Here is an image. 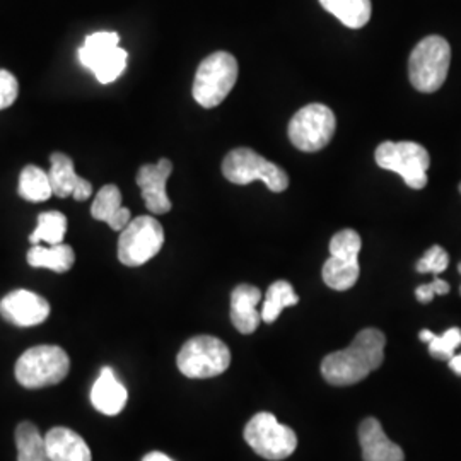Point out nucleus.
I'll list each match as a JSON object with an SVG mask.
<instances>
[{
  "mask_svg": "<svg viewBox=\"0 0 461 461\" xmlns=\"http://www.w3.org/2000/svg\"><path fill=\"white\" fill-rule=\"evenodd\" d=\"M386 337L378 329H366L356 335L352 344L329 354L321 363V375L333 386L361 383L384 361Z\"/></svg>",
  "mask_w": 461,
  "mask_h": 461,
  "instance_id": "obj_1",
  "label": "nucleus"
},
{
  "mask_svg": "<svg viewBox=\"0 0 461 461\" xmlns=\"http://www.w3.org/2000/svg\"><path fill=\"white\" fill-rule=\"evenodd\" d=\"M451 64V49L443 36L432 34L417 43L409 59V79L420 93L441 89Z\"/></svg>",
  "mask_w": 461,
  "mask_h": 461,
  "instance_id": "obj_2",
  "label": "nucleus"
},
{
  "mask_svg": "<svg viewBox=\"0 0 461 461\" xmlns=\"http://www.w3.org/2000/svg\"><path fill=\"white\" fill-rule=\"evenodd\" d=\"M70 371V359L59 346L28 348L16 363V379L24 388L36 390L59 384Z\"/></svg>",
  "mask_w": 461,
  "mask_h": 461,
  "instance_id": "obj_3",
  "label": "nucleus"
},
{
  "mask_svg": "<svg viewBox=\"0 0 461 461\" xmlns=\"http://www.w3.org/2000/svg\"><path fill=\"white\" fill-rule=\"evenodd\" d=\"M238 81V60L228 51H215L198 66L194 98L203 108H215L228 98Z\"/></svg>",
  "mask_w": 461,
  "mask_h": 461,
  "instance_id": "obj_4",
  "label": "nucleus"
},
{
  "mask_svg": "<svg viewBox=\"0 0 461 461\" xmlns=\"http://www.w3.org/2000/svg\"><path fill=\"white\" fill-rule=\"evenodd\" d=\"M222 175L234 185L262 182L270 192L280 194L289 186V176L280 166L270 163L253 149L240 148L230 150L222 161Z\"/></svg>",
  "mask_w": 461,
  "mask_h": 461,
  "instance_id": "obj_5",
  "label": "nucleus"
},
{
  "mask_svg": "<svg viewBox=\"0 0 461 461\" xmlns=\"http://www.w3.org/2000/svg\"><path fill=\"white\" fill-rule=\"evenodd\" d=\"M176 364L186 378H215L230 367V347L212 335H198L185 342Z\"/></svg>",
  "mask_w": 461,
  "mask_h": 461,
  "instance_id": "obj_6",
  "label": "nucleus"
},
{
  "mask_svg": "<svg viewBox=\"0 0 461 461\" xmlns=\"http://www.w3.org/2000/svg\"><path fill=\"white\" fill-rule=\"evenodd\" d=\"M375 159L379 167L400 175L405 185L413 190H422L428 185L430 158L428 149L417 142L386 140L379 144L375 152Z\"/></svg>",
  "mask_w": 461,
  "mask_h": 461,
  "instance_id": "obj_7",
  "label": "nucleus"
},
{
  "mask_svg": "<svg viewBox=\"0 0 461 461\" xmlns=\"http://www.w3.org/2000/svg\"><path fill=\"white\" fill-rule=\"evenodd\" d=\"M361 236L354 230H339L330 241V258L323 265L321 276L333 291H348L359 279Z\"/></svg>",
  "mask_w": 461,
  "mask_h": 461,
  "instance_id": "obj_8",
  "label": "nucleus"
},
{
  "mask_svg": "<svg viewBox=\"0 0 461 461\" xmlns=\"http://www.w3.org/2000/svg\"><path fill=\"white\" fill-rule=\"evenodd\" d=\"M165 245V230L152 215L132 219L120 230L118 260L127 267H140L152 260Z\"/></svg>",
  "mask_w": 461,
  "mask_h": 461,
  "instance_id": "obj_9",
  "label": "nucleus"
},
{
  "mask_svg": "<svg viewBox=\"0 0 461 461\" xmlns=\"http://www.w3.org/2000/svg\"><path fill=\"white\" fill-rule=\"evenodd\" d=\"M245 441L265 460L280 461L296 451L297 436L293 429L282 426L276 415L262 412L248 420Z\"/></svg>",
  "mask_w": 461,
  "mask_h": 461,
  "instance_id": "obj_10",
  "label": "nucleus"
},
{
  "mask_svg": "<svg viewBox=\"0 0 461 461\" xmlns=\"http://www.w3.org/2000/svg\"><path fill=\"white\" fill-rule=\"evenodd\" d=\"M127 51L120 49V36L113 32L89 34L79 49V62L89 68L101 84L116 81L127 67Z\"/></svg>",
  "mask_w": 461,
  "mask_h": 461,
  "instance_id": "obj_11",
  "label": "nucleus"
},
{
  "mask_svg": "<svg viewBox=\"0 0 461 461\" xmlns=\"http://www.w3.org/2000/svg\"><path fill=\"white\" fill-rule=\"evenodd\" d=\"M337 129L335 113L321 103L301 108L289 123V139L303 152H316L327 148Z\"/></svg>",
  "mask_w": 461,
  "mask_h": 461,
  "instance_id": "obj_12",
  "label": "nucleus"
},
{
  "mask_svg": "<svg viewBox=\"0 0 461 461\" xmlns=\"http://www.w3.org/2000/svg\"><path fill=\"white\" fill-rule=\"evenodd\" d=\"M0 314L5 321L26 329L41 325L50 316V303L43 296L17 289L2 297L0 301Z\"/></svg>",
  "mask_w": 461,
  "mask_h": 461,
  "instance_id": "obj_13",
  "label": "nucleus"
},
{
  "mask_svg": "<svg viewBox=\"0 0 461 461\" xmlns=\"http://www.w3.org/2000/svg\"><path fill=\"white\" fill-rule=\"evenodd\" d=\"M173 163L163 158L156 165H144L137 173V185L142 192L144 203L152 214H167L171 211V200L166 194V183L171 176Z\"/></svg>",
  "mask_w": 461,
  "mask_h": 461,
  "instance_id": "obj_14",
  "label": "nucleus"
},
{
  "mask_svg": "<svg viewBox=\"0 0 461 461\" xmlns=\"http://www.w3.org/2000/svg\"><path fill=\"white\" fill-rule=\"evenodd\" d=\"M50 183L53 195L59 198L74 197L84 202L93 195V185L77 176L74 161L64 152H53L50 156Z\"/></svg>",
  "mask_w": 461,
  "mask_h": 461,
  "instance_id": "obj_15",
  "label": "nucleus"
},
{
  "mask_svg": "<svg viewBox=\"0 0 461 461\" xmlns=\"http://www.w3.org/2000/svg\"><path fill=\"white\" fill-rule=\"evenodd\" d=\"M262 301V291L249 284H240L230 293V321L234 329L243 335H249L258 329L262 313L257 310Z\"/></svg>",
  "mask_w": 461,
  "mask_h": 461,
  "instance_id": "obj_16",
  "label": "nucleus"
},
{
  "mask_svg": "<svg viewBox=\"0 0 461 461\" xmlns=\"http://www.w3.org/2000/svg\"><path fill=\"white\" fill-rule=\"evenodd\" d=\"M359 443L363 447L364 461H405L403 449L384 434L375 417H367L361 422Z\"/></svg>",
  "mask_w": 461,
  "mask_h": 461,
  "instance_id": "obj_17",
  "label": "nucleus"
},
{
  "mask_svg": "<svg viewBox=\"0 0 461 461\" xmlns=\"http://www.w3.org/2000/svg\"><path fill=\"white\" fill-rule=\"evenodd\" d=\"M127 388L118 381L115 371L104 366L91 388V403L103 415H118L127 405Z\"/></svg>",
  "mask_w": 461,
  "mask_h": 461,
  "instance_id": "obj_18",
  "label": "nucleus"
},
{
  "mask_svg": "<svg viewBox=\"0 0 461 461\" xmlns=\"http://www.w3.org/2000/svg\"><path fill=\"white\" fill-rule=\"evenodd\" d=\"M45 445L50 461H93L87 443L70 429H50L45 434Z\"/></svg>",
  "mask_w": 461,
  "mask_h": 461,
  "instance_id": "obj_19",
  "label": "nucleus"
},
{
  "mask_svg": "<svg viewBox=\"0 0 461 461\" xmlns=\"http://www.w3.org/2000/svg\"><path fill=\"white\" fill-rule=\"evenodd\" d=\"M91 215L96 221L106 222L113 230H125L127 224L132 221L131 211L122 205V192L113 183L104 185L96 194L91 205Z\"/></svg>",
  "mask_w": 461,
  "mask_h": 461,
  "instance_id": "obj_20",
  "label": "nucleus"
},
{
  "mask_svg": "<svg viewBox=\"0 0 461 461\" xmlns=\"http://www.w3.org/2000/svg\"><path fill=\"white\" fill-rule=\"evenodd\" d=\"M76 262V253L68 245H53V247H43V245H33L28 251V264L34 268H49L57 274H66Z\"/></svg>",
  "mask_w": 461,
  "mask_h": 461,
  "instance_id": "obj_21",
  "label": "nucleus"
},
{
  "mask_svg": "<svg viewBox=\"0 0 461 461\" xmlns=\"http://www.w3.org/2000/svg\"><path fill=\"white\" fill-rule=\"evenodd\" d=\"M320 4L350 30L366 26L373 14L371 0H320Z\"/></svg>",
  "mask_w": 461,
  "mask_h": 461,
  "instance_id": "obj_22",
  "label": "nucleus"
},
{
  "mask_svg": "<svg viewBox=\"0 0 461 461\" xmlns=\"http://www.w3.org/2000/svg\"><path fill=\"white\" fill-rule=\"evenodd\" d=\"M19 195L28 202H47L51 195V183H50L49 171L38 167V166L28 165L23 167L19 175Z\"/></svg>",
  "mask_w": 461,
  "mask_h": 461,
  "instance_id": "obj_23",
  "label": "nucleus"
},
{
  "mask_svg": "<svg viewBox=\"0 0 461 461\" xmlns=\"http://www.w3.org/2000/svg\"><path fill=\"white\" fill-rule=\"evenodd\" d=\"M17 461H50L45 436L33 422H21L16 429Z\"/></svg>",
  "mask_w": 461,
  "mask_h": 461,
  "instance_id": "obj_24",
  "label": "nucleus"
},
{
  "mask_svg": "<svg viewBox=\"0 0 461 461\" xmlns=\"http://www.w3.org/2000/svg\"><path fill=\"white\" fill-rule=\"evenodd\" d=\"M297 303H299V296H297L293 284H289L287 280L274 282L265 294L262 321L274 323L285 308L296 306Z\"/></svg>",
  "mask_w": 461,
  "mask_h": 461,
  "instance_id": "obj_25",
  "label": "nucleus"
},
{
  "mask_svg": "<svg viewBox=\"0 0 461 461\" xmlns=\"http://www.w3.org/2000/svg\"><path fill=\"white\" fill-rule=\"evenodd\" d=\"M67 232V217L59 211H47L38 215V226L30 236L32 245L47 243L49 247L64 243Z\"/></svg>",
  "mask_w": 461,
  "mask_h": 461,
  "instance_id": "obj_26",
  "label": "nucleus"
},
{
  "mask_svg": "<svg viewBox=\"0 0 461 461\" xmlns=\"http://www.w3.org/2000/svg\"><path fill=\"white\" fill-rule=\"evenodd\" d=\"M461 346V329L446 330L443 335H434L429 342V352L434 359L449 361Z\"/></svg>",
  "mask_w": 461,
  "mask_h": 461,
  "instance_id": "obj_27",
  "label": "nucleus"
},
{
  "mask_svg": "<svg viewBox=\"0 0 461 461\" xmlns=\"http://www.w3.org/2000/svg\"><path fill=\"white\" fill-rule=\"evenodd\" d=\"M447 265H449V257H447L445 248L434 245L424 253V257L417 262L415 268L419 274L439 276L445 272Z\"/></svg>",
  "mask_w": 461,
  "mask_h": 461,
  "instance_id": "obj_28",
  "label": "nucleus"
},
{
  "mask_svg": "<svg viewBox=\"0 0 461 461\" xmlns=\"http://www.w3.org/2000/svg\"><path fill=\"white\" fill-rule=\"evenodd\" d=\"M19 95V84L16 76L9 70L0 68V110H5L14 104Z\"/></svg>",
  "mask_w": 461,
  "mask_h": 461,
  "instance_id": "obj_29",
  "label": "nucleus"
},
{
  "mask_svg": "<svg viewBox=\"0 0 461 461\" xmlns=\"http://www.w3.org/2000/svg\"><path fill=\"white\" fill-rule=\"evenodd\" d=\"M449 293V284L446 280H441L439 277L432 280L430 284H422L415 289V297L419 303L428 304L430 303L434 296H445Z\"/></svg>",
  "mask_w": 461,
  "mask_h": 461,
  "instance_id": "obj_30",
  "label": "nucleus"
},
{
  "mask_svg": "<svg viewBox=\"0 0 461 461\" xmlns=\"http://www.w3.org/2000/svg\"><path fill=\"white\" fill-rule=\"evenodd\" d=\"M142 461H175L173 458H169L167 455L165 453H161V451H152V453H149L146 455Z\"/></svg>",
  "mask_w": 461,
  "mask_h": 461,
  "instance_id": "obj_31",
  "label": "nucleus"
},
{
  "mask_svg": "<svg viewBox=\"0 0 461 461\" xmlns=\"http://www.w3.org/2000/svg\"><path fill=\"white\" fill-rule=\"evenodd\" d=\"M447 363H449V369L461 376V354H455Z\"/></svg>",
  "mask_w": 461,
  "mask_h": 461,
  "instance_id": "obj_32",
  "label": "nucleus"
},
{
  "mask_svg": "<svg viewBox=\"0 0 461 461\" xmlns=\"http://www.w3.org/2000/svg\"><path fill=\"white\" fill-rule=\"evenodd\" d=\"M419 337H420V340H422V342H430V340H432V337H434V333H432V331H430V330H422V331H420V335H419Z\"/></svg>",
  "mask_w": 461,
  "mask_h": 461,
  "instance_id": "obj_33",
  "label": "nucleus"
},
{
  "mask_svg": "<svg viewBox=\"0 0 461 461\" xmlns=\"http://www.w3.org/2000/svg\"><path fill=\"white\" fill-rule=\"evenodd\" d=\"M458 270H460V274H461V264L458 265ZM460 293H461V289H460Z\"/></svg>",
  "mask_w": 461,
  "mask_h": 461,
  "instance_id": "obj_34",
  "label": "nucleus"
},
{
  "mask_svg": "<svg viewBox=\"0 0 461 461\" xmlns=\"http://www.w3.org/2000/svg\"><path fill=\"white\" fill-rule=\"evenodd\" d=\"M460 194H461V183H460Z\"/></svg>",
  "mask_w": 461,
  "mask_h": 461,
  "instance_id": "obj_35",
  "label": "nucleus"
}]
</instances>
